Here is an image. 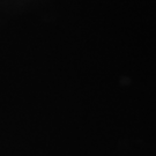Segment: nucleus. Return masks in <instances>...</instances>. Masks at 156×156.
<instances>
[]
</instances>
